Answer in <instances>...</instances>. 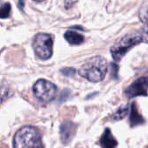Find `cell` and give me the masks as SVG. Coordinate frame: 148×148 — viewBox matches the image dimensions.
<instances>
[{"instance_id":"1","label":"cell","mask_w":148,"mask_h":148,"mask_svg":"<svg viewBox=\"0 0 148 148\" xmlns=\"http://www.w3.org/2000/svg\"><path fill=\"white\" fill-rule=\"evenodd\" d=\"M107 71V62L100 57L96 56L89 58L79 70V75L90 82H100L106 77Z\"/></svg>"},{"instance_id":"2","label":"cell","mask_w":148,"mask_h":148,"mask_svg":"<svg viewBox=\"0 0 148 148\" xmlns=\"http://www.w3.org/2000/svg\"><path fill=\"white\" fill-rule=\"evenodd\" d=\"M13 148H45L38 129L31 125L19 129L13 138Z\"/></svg>"},{"instance_id":"3","label":"cell","mask_w":148,"mask_h":148,"mask_svg":"<svg viewBox=\"0 0 148 148\" xmlns=\"http://www.w3.org/2000/svg\"><path fill=\"white\" fill-rule=\"evenodd\" d=\"M140 42H144L141 32H131L121 38L116 42V44L111 48V53L115 61H119L125 55V53L133 46L137 45Z\"/></svg>"},{"instance_id":"4","label":"cell","mask_w":148,"mask_h":148,"mask_svg":"<svg viewBox=\"0 0 148 148\" xmlns=\"http://www.w3.org/2000/svg\"><path fill=\"white\" fill-rule=\"evenodd\" d=\"M33 49L36 55L43 60L49 59L52 55L53 40L51 35L46 33H38L33 40Z\"/></svg>"},{"instance_id":"5","label":"cell","mask_w":148,"mask_h":148,"mask_svg":"<svg viewBox=\"0 0 148 148\" xmlns=\"http://www.w3.org/2000/svg\"><path fill=\"white\" fill-rule=\"evenodd\" d=\"M34 95L40 101L48 103L53 100L57 94V86L45 79H38L33 86Z\"/></svg>"},{"instance_id":"6","label":"cell","mask_w":148,"mask_h":148,"mask_svg":"<svg viewBox=\"0 0 148 148\" xmlns=\"http://www.w3.org/2000/svg\"><path fill=\"white\" fill-rule=\"evenodd\" d=\"M128 98L137 96H147L148 94V77H141L133 81L125 91Z\"/></svg>"},{"instance_id":"7","label":"cell","mask_w":148,"mask_h":148,"mask_svg":"<svg viewBox=\"0 0 148 148\" xmlns=\"http://www.w3.org/2000/svg\"><path fill=\"white\" fill-rule=\"evenodd\" d=\"M78 125L71 121H64L61 124L59 133H60V139L64 145H68L72 138L75 136L77 132Z\"/></svg>"},{"instance_id":"8","label":"cell","mask_w":148,"mask_h":148,"mask_svg":"<svg viewBox=\"0 0 148 148\" xmlns=\"http://www.w3.org/2000/svg\"><path fill=\"white\" fill-rule=\"evenodd\" d=\"M99 145L102 148H116L118 141L112 134L109 128H106L99 139Z\"/></svg>"},{"instance_id":"9","label":"cell","mask_w":148,"mask_h":148,"mask_svg":"<svg viewBox=\"0 0 148 148\" xmlns=\"http://www.w3.org/2000/svg\"><path fill=\"white\" fill-rule=\"evenodd\" d=\"M129 122L132 127H134V126H137L138 125H142L145 123V119L139 114L135 103H132L131 106V114H130Z\"/></svg>"},{"instance_id":"10","label":"cell","mask_w":148,"mask_h":148,"mask_svg":"<svg viewBox=\"0 0 148 148\" xmlns=\"http://www.w3.org/2000/svg\"><path fill=\"white\" fill-rule=\"evenodd\" d=\"M64 37L71 45H81L85 40V38L81 34L73 31H67Z\"/></svg>"},{"instance_id":"11","label":"cell","mask_w":148,"mask_h":148,"mask_svg":"<svg viewBox=\"0 0 148 148\" xmlns=\"http://www.w3.org/2000/svg\"><path fill=\"white\" fill-rule=\"evenodd\" d=\"M139 17L144 23V27L141 30L143 39H144V42L148 43V9L145 12H141Z\"/></svg>"},{"instance_id":"12","label":"cell","mask_w":148,"mask_h":148,"mask_svg":"<svg viewBox=\"0 0 148 148\" xmlns=\"http://www.w3.org/2000/svg\"><path fill=\"white\" fill-rule=\"evenodd\" d=\"M128 112H129L128 106L127 105L126 106H122L114 112V114L112 115V119L114 120H121L127 115Z\"/></svg>"},{"instance_id":"13","label":"cell","mask_w":148,"mask_h":148,"mask_svg":"<svg viewBox=\"0 0 148 148\" xmlns=\"http://www.w3.org/2000/svg\"><path fill=\"white\" fill-rule=\"evenodd\" d=\"M11 13V5L5 3L0 6V18H6Z\"/></svg>"},{"instance_id":"14","label":"cell","mask_w":148,"mask_h":148,"mask_svg":"<svg viewBox=\"0 0 148 148\" xmlns=\"http://www.w3.org/2000/svg\"><path fill=\"white\" fill-rule=\"evenodd\" d=\"M77 71L76 69L74 68H70V67H67V68H64L61 70V73L64 74V76L66 77H72L76 74Z\"/></svg>"},{"instance_id":"15","label":"cell","mask_w":148,"mask_h":148,"mask_svg":"<svg viewBox=\"0 0 148 148\" xmlns=\"http://www.w3.org/2000/svg\"><path fill=\"white\" fill-rule=\"evenodd\" d=\"M11 94H12V93H11L10 91H8V90H6V89H5V91H3V92H0V104H1L4 100H5L8 97H10Z\"/></svg>"},{"instance_id":"16","label":"cell","mask_w":148,"mask_h":148,"mask_svg":"<svg viewBox=\"0 0 148 148\" xmlns=\"http://www.w3.org/2000/svg\"><path fill=\"white\" fill-rule=\"evenodd\" d=\"M79 0H64V7L65 9H70L74 4H76Z\"/></svg>"},{"instance_id":"17","label":"cell","mask_w":148,"mask_h":148,"mask_svg":"<svg viewBox=\"0 0 148 148\" xmlns=\"http://www.w3.org/2000/svg\"><path fill=\"white\" fill-rule=\"evenodd\" d=\"M25 0H18V7H19L21 10H23V9H24V6H25Z\"/></svg>"},{"instance_id":"18","label":"cell","mask_w":148,"mask_h":148,"mask_svg":"<svg viewBox=\"0 0 148 148\" xmlns=\"http://www.w3.org/2000/svg\"><path fill=\"white\" fill-rule=\"evenodd\" d=\"M34 1H36V2H42V1H44V0H34Z\"/></svg>"}]
</instances>
